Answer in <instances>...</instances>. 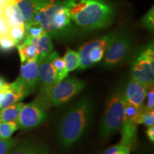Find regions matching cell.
I'll list each match as a JSON object with an SVG mask.
<instances>
[{"label":"cell","instance_id":"obj_17","mask_svg":"<svg viewBox=\"0 0 154 154\" xmlns=\"http://www.w3.org/2000/svg\"><path fill=\"white\" fill-rule=\"evenodd\" d=\"M18 49L21 63H23L26 61L32 59H37V51L35 46L27 40L24 39L22 43H19L17 45Z\"/></svg>","mask_w":154,"mask_h":154},{"label":"cell","instance_id":"obj_13","mask_svg":"<svg viewBox=\"0 0 154 154\" xmlns=\"http://www.w3.org/2000/svg\"><path fill=\"white\" fill-rule=\"evenodd\" d=\"M135 117L124 114V121L121 125V140L120 143L128 146L131 150L137 143V124Z\"/></svg>","mask_w":154,"mask_h":154},{"label":"cell","instance_id":"obj_3","mask_svg":"<svg viewBox=\"0 0 154 154\" xmlns=\"http://www.w3.org/2000/svg\"><path fill=\"white\" fill-rule=\"evenodd\" d=\"M35 10L32 22L39 23L51 37L62 40L76 33L64 5L61 0H34Z\"/></svg>","mask_w":154,"mask_h":154},{"label":"cell","instance_id":"obj_12","mask_svg":"<svg viewBox=\"0 0 154 154\" xmlns=\"http://www.w3.org/2000/svg\"><path fill=\"white\" fill-rule=\"evenodd\" d=\"M146 94L147 88L133 79H131L126 87H124L126 101L136 107H140L143 105Z\"/></svg>","mask_w":154,"mask_h":154},{"label":"cell","instance_id":"obj_14","mask_svg":"<svg viewBox=\"0 0 154 154\" xmlns=\"http://www.w3.org/2000/svg\"><path fill=\"white\" fill-rule=\"evenodd\" d=\"M24 39L27 40L35 46L37 51V60L39 61L44 58L47 57L53 51L52 37L49 34L44 33L42 35L36 37H26Z\"/></svg>","mask_w":154,"mask_h":154},{"label":"cell","instance_id":"obj_23","mask_svg":"<svg viewBox=\"0 0 154 154\" xmlns=\"http://www.w3.org/2000/svg\"><path fill=\"white\" fill-rule=\"evenodd\" d=\"M45 33V31L39 23L32 22L25 26V37H36Z\"/></svg>","mask_w":154,"mask_h":154},{"label":"cell","instance_id":"obj_22","mask_svg":"<svg viewBox=\"0 0 154 154\" xmlns=\"http://www.w3.org/2000/svg\"><path fill=\"white\" fill-rule=\"evenodd\" d=\"M19 129L16 121H7L0 123V139L11 138L12 134Z\"/></svg>","mask_w":154,"mask_h":154},{"label":"cell","instance_id":"obj_29","mask_svg":"<svg viewBox=\"0 0 154 154\" xmlns=\"http://www.w3.org/2000/svg\"><path fill=\"white\" fill-rule=\"evenodd\" d=\"M146 135L151 142L154 141V126H149L146 130Z\"/></svg>","mask_w":154,"mask_h":154},{"label":"cell","instance_id":"obj_19","mask_svg":"<svg viewBox=\"0 0 154 154\" xmlns=\"http://www.w3.org/2000/svg\"><path fill=\"white\" fill-rule=\"evenodd\" d=\"M23 103H16L9 106L5 109L0 110V118L1 122H7V121H16L19 113L22 111Z\"/></svg>","mask_w":154,"mask_h":154},{"label":"cell","instance_id":"obj_18","mask_svg":"<svg viewBox=\"0 0 154 154\" xmlns=\"http://www.w3.org/2000/svg\"><path fill=\"white\" fill-rule=\"evenodd\" d=\"M49 57L53 66L54 67L56 72H57V83L60 82L61 80L66 78V76H68L69 74L66 69L64 61H63L62 58L59 57L57 51H52L49 54Z\"/></svg>","mask_w":154,"mask_h":154},{"label":"cell","instance_id":"obj_26","mask_svg":"<svg viewBox=\"0 0 154 154\" xmlns=\"http://www.w3.org/2000/svg\"><path fill=\"white\" fill-rule=\"evenodd\" d=\"M16 44L10 36H2L0 38V49L3 51H9L13 49Z\"/></svg>","mask_w":154,"mask_h":154},{"label":"cell","instance_id":"obj_27","mask_svg":"<svg viewBox=\"0 0 154 154\" xmlns=\"http://www.w3.org/2000/svg\"><path fill=\"white\" fill-rule=\"evenodd\" d=\"M147 103L145 106L147 110L151 111L154 109V88L153 86H151L147 89Z\"/></svg>","mask_w":154,"mask_h":154},{"label":"cell","instance_id":"obj_4","mask_svg":"<svg viewBox=\"0 0 154 154\" xmlns=\"http://www.w3.org/2000/svg\"><path fill=\"white\" fill-rule=\"evenodd\" d=\"M126 98L124 87L118 86L109 94L106 100L104 113L99 125V135L104 140L109 139L120 131L124 121Z\"/></svg>","mask_w":154,"mask_h":154},{"label":"cell","instance_id":"obj_21","mask_svg":"<svg viewBox=\"0 0 154 154\" xmlns=\"http://www.w3.org/2000/svg\"><path fill=\"white\" fill-rule=\"evenodd\" d=\"M136 124H144L149 127L154 124V111H149L146 109L145 106L143 105L140 107L137 116L135 119Z\"/></svg>","mask_w":154,"mask_h":154},{"label":"cell","instance_id":"obj_1","mask_svg":"<svg viewBox=\"0 0 154 154\" xmlns=\"http://www.w3.org/2000/svg\"><path fill=\"white\" fill-rule=\"evenodd\" d=\"M94 111L92 99L84 97L61 113L55 125L56 140L61 149H70L82 138L91 123Z\"/></svg>","mask_w":154,"mask_h":154},{"label":"cell","instance_id":"obj_32","mask_svg":"<svg viewBox=\"0 0 154 154\" xmlns=\"http://www.w3.org/2000/svg\"><path fill=\"white\" fill-rule=\"evenodd\" d=\"M6 83H7V82H6V81H5V79H4L3 77L0 76V88L2 87V86L5 85Z\"/></svg>","mask_w":154,"mask_h":154},{"label":"cell","instance_id":"obj_28","mask_svg":"<svg viewBox=\"0 0 154 154\" xmlns=\"http://www.w3.org/2000/svg\"><path fill=\"white\" fill-rule=\"evenodd\" d=\"M131 149L128 146L124 145L123 143H119L118 144V148L114 154H130Z\"/></svg>","mask_w":154,"mask_h":154},{"label":"cell","instance_id":"obj_8","mask_svg":"<svg viewBox=\"0 0 154 154\" xmlns=\"http://www.w3.org/2000/svg\"><path fill=\"white\" fill-rule=\"evenodd\" d=\"M110 37L111 34L84 44L78 51L79 57V68L83 70L99 62L104 56Z\"/></svg>","mask_w":154,"mask_h":154},{"label":"cell","instance_id":"obj_25","mask_svg":"<svg viewBox=\"0 0 154 154\" xmlns=\"http://www.w3.org/2000/svg\"><path fill=\"white\" fill-rule=\"evenodd\" d=\"M154 12L153 7L150 9V10L146 13L145 16L141 19V24L143 26L151 32L153 31V25H154Z\"/></svg>","mask_w":154,"mask_h":154},{"label":"cell","instance_id":"obj_24","mask_svg":"<svg viewBox=\"0 0 154 154\" xmlns=\"http://www.w3.org/2000/svg\"><path fill=\"white\" fill-rule=\"evenodd\" d=\"M18 140L14 138L0 139V154H8L17 145Z\"/></svg>","mask_w":154,"mask_h":154},{"label":"cell","instance_id":"obj_33","mask_svg":"<svg viewBox=\"0 0 154 154\" xmlns=\"http://www.w3.org/2000/svg\"><path fill=\"white\" fill-rule=\"evenodd\" d=\"M0 123H1V118H0Z\"/></svg>","mask_w":154,"mask_h":154},{"label":"cell","instance_id":"obj_20","mask_svg":"<svg viewBox=\"0 0 154 154\" xmlns=\"http://www.w3.org/2000/svg\"><path fill=\"white\" fill-rule=\"evenodd\" d=\"M62 59L64 61L66 69L68 73L79 67V57L77 51L67 48L66 52Z\"/></svg>","mask_w":154,"mask_h":154},{"label":"cell","instance_id":"obj_6","mask_svg":"<svg viewBox=\"0 0 154 154\" xmlns=\"http://www.w3.org/2000/svg\"><path fill=\"white\" fill-rule=\"evenodd\" d=\"M131 79L149 88L153 86L154 48L151 43L135 53L131 61Z\"/></svg>","mask_w":154,"mask_h":154},{"label":"cell","instance_id":"obj_11","mask_svg":"<svg viewBox=\"0 0 154 154\" xmlns=\"http://www.w3.org/2000/svg\"><path fill=\"white\" fill-rule=\"evenodd\" d=\"M38 75L41 88H50L57 84V72L51 62L49 55L38 61Z\"/></svg>","mask_w":154,"mask_h":154},{"label":"cell","instance_id":"obj_5","mask_svg":"<svg viewBox=\"0 0 154 154\" xmlns=\"http://www.w3.org/2000/svg\"><path fill=\"white\" fill-rule=\"evenodd\" d=\"M85 86L84 81L66 76L50 88H41L35 100L47 110L51 106H59L66 103L78 95Z\"/></svg>","mask_w":154,"mask_h":154},{"label":"cell","instance_id":"obj_9","mask_svg":"<svg viewBox=\"0 0 154 154\" xmlns=\"http://www.w3.org/2000/svg\"><path fill=\"white\" fill-rule=\"evenodd\" d=\"M47 118V109L34 99L28 104L24 105L16 122L19 128L29 130L42 125Z\"/></svg>","mask_w":154,"mask_h":154},{"label":"cell","instance_id":"obj_31","mask_svg":"<svg viewBox=\"0 0 154 154\" xmlns=\"http://www.w3.org/2000/svg\"><path fill=\"white\" fill-rule=\"evenodd\" d=\"M117 148H118V144H116V145H114L113 146H111V147H109V149L106 150L104 153L103 154H114L116 151L117 150Z\"/></svg>","mask_w":154,"mask_h":154},{"label":"cell","instance_id":"obj_30","mask_svg":"<svg viewBox=\"0 0 154 154\" xmlns=\"http://www.w3.org/2000/svg\"><path fill=\"white\" fill-rule=\"evenodd\" d=\"M9 83H6L5 85L0 88V102L2 101L4 97H5L6 92H7V89H8L9 88Z\"/></svg>","mask_w":154,"mask_h":154},{"label":"cell","instance_id":"obj_7","mask_svg":"<svg viewBox=\"0 0 154 154\" xmlns=\"http://www.w3.org/2000/svg\"><path fill=\"white\" fill-rule=\"evenodd\" d=\"M132 46L133 38L128 32L121 31L111 33L103 56V67L110 69L122 62L128 57Z\"/></svg>","mask_w":154,"mask_h":154},{"label":"cell","instance_id":"obj_16","mask_svg":"<svg viewBox=\"0 0 154 154\" xmlns=\"http://www.w3.org/2000/svg\"><path fill=\"white\" fill-rule=\"evenodd\" d=\"M14 2L22 14L25 25L32 22L35 10V1L34 0H11Z\"/></svg>","mask_w":154,"mask_h":154},{"label":"cell","instance_id":"obj_2","mask_svg":"<svg viewBox=\"0 0 154 154\" xmlns=\"http://www.w3.org/2000/svg\"><path fill=\"white\" fill-rule=\"evenodd\" d=\"M71 20L84 30L106 27L115 16L113 5L107 0H63Z\"/></svg>","mask_w":154,"mask_h":154},{"label":"cell","instance_id":"obj_15","mask_svg":"<svg viewBox=\"0 0 154 154\" xmlns=\"http://www.w3.org/2000/svg\"><path fill=\"white\" fill-rule=\"evenodd\" d=\"M8 154H49V151L43 143L24 141L15 146Z\"/></svg>","mask_w":154,"mask_h":154},{"label":"cell","instance_id":"obj_10","mask_svg":"<svg viewBox=\"0 0 154 154\" xmlns=\"http://www.w3.org/2000/svg\"><path fill=\"white\" fill-rule=\"evenodd\" d=\"M38 61L36 59H32L22 63L20 74L17 80L28 88L32 94L38 84Z\"/></svg>","mask_w":154,"mask_h":154}]
</instances>
